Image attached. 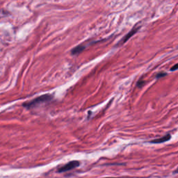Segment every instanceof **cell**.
<instances>
[{"label": "cell", "mask_w": 178, "mask_h": 178, "mask_svg": "<svg viewBox=\"0 0 178 178\" xmlns=\"http://www.w3.org/2000/svg\"><path fill=\"white\" fill-rule=\"evenodd\" d=\"M173 173H178V168H177V169H176V170H174V171H173Z\"/></svg>", "instance_id": "cell-9"}, {"label": "cell", "mask_w": 178, "mask_h": 178, "mask_svg": "<svg viewBox=\"0 0 178 178\" xmlns=\"http://www.w3.org/2000/svg\"><path fill=\"white\" fill-rule=\"evenodd\" d=\"M140 29V27H134V28H133L129 32V33L127 34V35L124 37L123 38H122V40L120 41L118 45H122V44H124L125 42H127L129 38H131V36L134 35V34L136 33V32L138 31V30Z\"/></svg>", "instance_id": "cell-3"}, {"label": "cell", "mask_w": 178, "mask_h": 178, "mask_svg": "<svg viewBox=\"0 0 178 178\" xmlns=\"http://www.w3.org/2000/svg\"><path fill=\"white\" fill-rule=\"evenodd\" d=\"M145 84V82L143 79H140L138 82H137V86L139 88H141L143 85Z\"/></svg>", "instance_id": "cell-7"}, {"label": "cell", "mask_w": 178, "mask_h": 178, "mask_svg": "<svg viewBox=\"0 0 178 178\" xmlns=\"http://www.w3.org/2000/svg\"><path fill=\"white\" fill-rule=\"evenodd\" d=\"M171 137H172V136H171L170 134H167L165 135L164 136H162V137L151 141H150V143H156V144H158V143H165V142L168 141H170L171 139Z\"/></svg>", "instance_id": "cell-4"}, {"label": "cell", "mask_w": 178, "mask_h": 178, "mask_svg": "<svg viewBox=\"0 0 178 178\" xmlns=\"http://www.w3.org/2000/svg\"><path fill=\"white\" fill-rule=\"evenodd\" d=\"M80 165V162L78 161H72L66 163V165L61 166V168H59L58 169L57 172L58 173H64L66 172V171L70 170L72 169H74V168L78 167Z\"/></svg>", "instance_id": "cell-2"}, {"label": "cell", "mask_w": 178, "mask_h": 178, "mask_svg": "<svg viewBox=\"0 0 178 178\" xmlns=\"http://www.w3.org/2000/svg\"><path fill=\"white\" fill-rule=\"evenodd\" d=\"M52 98H53V95H50V94L43 95L34 99V100H32L31 101L24 102L22 105V106L27 108H34L37 107V106H38L39 105H40V104L45 103V102H47L51 101L52 100Z\"/></svg>", "instance_id": "cell-1"}, {"label": "cell", "mask_w": 178, "mask_h": 178, "mask_svg": "<svg viewBox=\"0 0 178 178\" xmlns=\"http://www.w3.org/2000/svg\"><path fill=\"white\" fill-rule=\"evenodd\" d=\"M167 75V73H159L157 75H156V78L157 79H159V78H162L163 77H165V76Z\"/></svg>", "instance_id": "cell-6"}, {"label": "cell", "mask_w": 178, "mask_h": 178, "mask_svg": "<svg viewBox=\"0 0 178 178\" xmlns=\"http://www.w3.org/2000/svg\"><path fill=\"white\" fill-rule=\"evenodd\" d=\"M178 70V63H176L175 65H174V66H173L172 68H170V71H175V70Z\"/></svg>", "instance_id": "cell-8"}, {"label": "cell", "mask_w": 178, "mask_h": 178, "mask_svg": "<svg viewBox=\"0 0 178 178\" xmlns=\"http://www.w3.org/2000/svg\"><path fill=\"white\" fill-rule=\"evenodd\" d=\"M85 48H86V45H84V44H81V45L77 46V47L72 50L71 54H73V55L79 54V53L82 52V51L85 49Z\"/></svg>", "instance_id": "cell-5"}]
</instances>
